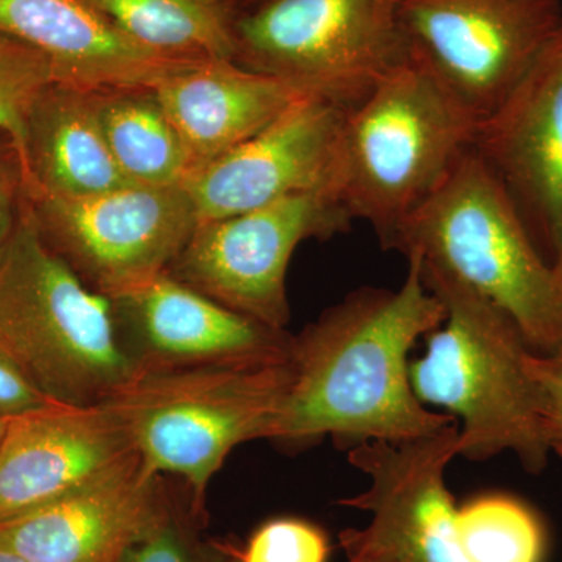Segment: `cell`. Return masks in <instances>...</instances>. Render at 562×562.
Listing matches in <instances>:
<instances>
[{
  "label": "cell",
  "mask_w": 562,
  "mask_h": 562,
  "mask_svg": "<svg viewBox=\"0 0 562 562\" xmlns=\"http://www.w3.org/2000/svg\"><path fill=\"white\" fill-rule=\"evenodd\" d=\"M446 319L419 261L397 291L364 286L306 325L292 341L294 379L268 441L312 446L328 436L339 449L364 442H406L457 424L422 405L408 355Z\"/></svg>",
  "instance_id": "cell-1"
},
{
  "label": "cell",
  "mask_w": 562,
  "mask_h": 562,
  "mask_svg": "<svg viewBox=\"0 0 562 562\" xmlns=\"http://www.w3.org/2000/svg\"><path fill=\"white\" fill-rule=\"evenodd\" d=\"M419 266L446 319L427 336V351L409 362L414 394L422 405L438 406L460 420L457 457L480 462L512 452L528 472H541L553 447L541 387L531 372L535 351L494 303Z\"/></svg>",
  "instance_id": "cell-2"
},
{
  "label": "cell",
  "mask_w": 562,
  "mask_h": 562,
  "mask_svg": "<svg viewBox=\"0 0 562 562\" xmlns=\"http://www.w3.org/2000/svg\"><path fill=\"white\" fill-rule=\"evenodd\" d=\"M0 351L63 405H99L136 375L113 303L52 249L32 206L0 249Z\"/></svg>",
  "instance_id": "cell-3"
},
{
  "label": "cell",
  "mask_w": 562,
  "mask_h": 562,
  "mask_svg": "<svg viewBox=\"0 0 562 562\" xmlns=\"http://www.w3.org/2000/svg\"><path fill=\"white\" fill-rule=\"evenodd\" d=\"M387 250L417 258L494 303L536 353L561 346L562 284L473 147L403 222Z\"/></svg>",
  "instance_id": "cell-4"
},
{
  "label": "cell",
  "mask_w": 562,
  "mask_h": 562,
  "mask_svg": "<svg viewBox=\"0 0 562 562\" xmlns=\"http://www.w3.org/2000/svg\"><path fill=\"white\" fill-rule=\"evenodd\" d=\"M479 116L424 61L409 55L347 111L338 194L353 221L390 249L403 222L441 187L473 146Z\"/></svg>",
  "instance_id": "cell-5"
},
{
  "label": "cell",
  "mask_w": 562,
  "mask_h": 562,
  "mask_svg": "<svg viewBox=\"0 0 562 562\" xmlns=\"http://www.w3.org/2000/svg\"><path fill=\"white\" fill-rule=\"evenodd\" d=\"M292 379V358L139 372L103 405L144 464L180 480L205 512L209 484L228 454L269 439Z\"/></svg>",
  "instance_id": "cell-6"
},
{
  "label": "cell",
  "mask_w": 562,
  "mask_h": 562,
  "mask_svg": "<svg viewBox=\"0 0 562 562\" xmlns=\"http://www.w3.org/2000/svg\"><path fill=\"white\" fill-rule=\"evenodd\" d=\"M402 0H271L235 20V61L351 110L412 55Z\"/></svg>",
  "instance_id": "cell-7"
},
{
  "label": "cell",
  "mask_w": 562,
  "mask_h": 562,
  "mask_svg": "<svg viewBox=\"0 0 562 562\" xmlns=\"http://www.w3.org/2000/svg\"><path fill=\"white\" fill-rule=\"evenodd\" d=\"M353 217L335 192L292 195L236 216L199 222L168 272L233 312L286 330L288 269L306 239L350 231Z\"/></svg>",
  "instance_id": "cell-8"
},
{
  "label": "cell",
  "mask_w": 562,
  "mask_h": 562,
  "mask_svg": "<svg viewBox=\"0 0 562 562\" xmlns=\"http://www.w3.org/2000/svg\"><path fill=\"white\" fill-rule=\"evenodd\" d=\"M29 201L52 249L106 297L168 271L199 224L183 184Z\"/></svg>",
  "instance_id": "cell-9"
},
{
  "label": "cell",
  "mask_w": 562,
  "mask_h": 562,
  "mask_svg": "<svg viewBox=\"0 0 562 562\" xmlns=\"http://www.w3.org/2000/svg\"><path fill=\"white\" fill-rule=\"evenodd\" d=\"M403 29L424 61L483 120L562 29V0H402Z\"/></svg>",
  "instance_id": "cell-10"
},
{
  "label": "cell",
  "mask_w": 562,
  "mask_h": 562,
  "mask_svg": "<svg viewBox=\"0 0 562 562\" xmlns=\"http://www.w3.org/2000/svg\"><path fill=\"white\" fill-rule=\"evenodd\" d=\"M458 424L406 442H364L349 461L368 475V490L341 505L371 514L368 527L341 532V546L361 547L392 562H465L457 506L446 471L457 458Z\"/></svg>",
  "instance_id": "cell-11"
},
{
  "label": "cell",
  "mask_w": 562,
  "mask_h": 562,
  "mask_svg": "<svg viewBox=\"0 0 562 562\" xmlns=\"http://www.w3.org/2000/svg\"><path fill=\"white\" fill-rule=\"evenodd\" d=\"M346 113L335 103L302 95L265 131L192 172L183 187L199 222L236 216L292 195L338 194Z\"/></svg>",
  "instance_id": "cell-12"
},
{
  "label": "cell",
  "mask_w": 562,
  "mask_h": 562,
  "mask_svg": "<svg viewBox=\"0 0 562 562\" xmlns=\"http://www.w3.org/2000/svg\"><path fill=\"white\" fill-rule=\"evenodd\" d=\"M109 299L136 373L292 358L290 333L233 312L168 271Z\"/></svg>",
  "instance_id": "cell-13"
},
{
  "label": "cell",
  "mask_w": 562,
  "mask_h": 562,
  "mask_svg": "<svg viewBox=\"0 0 562 562\" xmlns=\"http://www.w3.org/2000/svg\"><path fill=\"white\" fill-rule=\"evenodd\" d=\"M472 147L553 265L562 249V29L501 105L480 120Z\"/></svg>",
  "instance_id": "cell-14"
},
{
  "label": "cell",
  "mask_w": 562,
  "mask_h": 562,
  "mask_svg": "<svg viewBox=\"0 0 562 562\" xmlns=\"http://www.w3.org/2000/svg\"><path fill=\"white\" fill-rule=\"evenodd\" d=\"M173 484L135 453L87 486L0 522L25 562H120L162 516Z\"/></svg>",
  "instance_id": "cell-15"
},
{
  "label": "cell",
  "mask_w": 562,
  "mask_h": 562,
  "mask_svg": "<svg viewBox=\"0 0 562 562\" xmlns=\"http://www.w3.org/2000/svg\"><path fill=\"white\" fill-rule=\"evenodd\" d=\"M135 453L103 403H50L10 417L0 442V522L95 482Z\"/></svg>",
  "instance_id": "cell-16"
},
{
  "label": "cell",
  "mask_w": 562,
  "mask_h": 562,
  "mask_svg": "<svg viewBox=\"0 0 562 562\" xmlns=\"http://www.w3.org/2000/svg\"><path fill=\"white\" fill-rule=\"evenodd\" d=\"M0 33L40 52L55 83L83 92L154 90L199 63L150 50L88 0H0Z\"/></svg>",
  "instance_id": "cell-17"
},
{
  "label": "cell",
  "mask_w": 562,
  "mask_h": 562,
  "mask_svg": "<svg viewBox=\"0 0 562 562\" xmlns=\"http://www.w3.org/2000/svg\"><path fill=\"white\" fill-rule=\"evenodd\" d=\"M154 91L179 133L191 173L254 138L305 95L235 60L194 63Z\"/></svg>",
  "instance_id": "cell-18"
},
{
  "label": "cell",
  "mask_w": 562,
  "mask_h": 562,
  "mask_svg": "<svg viewBox=\"0 0 562 562\" xmlns=\"http://www.w3.org/2000/svg\"><path fill=\"white\" fill-rule=\"evenodd\" d=\"M25 198H87L131 183L106 146L88 92L52 83L27 121Z\"/></svg>",
  "instance_id": "cell-19"
},
{
  "label": "cell",
  "mask_w": 562,
  "mask_h": 562,
  "mask_svg": "<svg viewBox=\"0 0 562 562\" xmlns=\"http://www.w3.org/2000/svg\"><path fill=\"white\" fill-rule=\"evenodd\" d=\"M106 146L131 183L183 184L190 160L154 90L88 92Z\"/></svg>",
  "instance_id": "cell-20"
},
{
  "label": "cell",
  "mask_w": 562,
  "mask_h": 562,
  "mask_svg": "<svg viewBox=\"0 0 562 562\" xmlns=\"http://www.w3.org/2000/svg\"><path fill=\"white\" fill-rule=\"evenodd\" d=\"M150 50L180 60H235V14L225 0H88Z\"/></svg>",
  "instance_id": "cell-21"
},
{
  "label": "cell",
  "mask_w": 562,
  "mask_h": 562,
  "mask_svg": "<svg viewBox=\"0 0 562 562\" xmlns=\"http://www.w3.org/2000/svg\"><path fill=\"white\" fill-rule=\"evenodd\" d=\"M454 524L465 562L542 561L546 541L541 524L514 498H475L457 508Z\"/></svg>",
  "instance_id": "cell-22"
},
{
  "label": "cell",
  "mask_w": 562,
  "mask_h": 562,
  "mask_svg": "<svg viewBox=\"0 0 562 562\" xmlns=\"http://www.w3.org/2000/svg\"><path fill=\"white\" fill-rule=\"evenodd\" d=\"M206 512L195 508L190 491L173 487L168 508L120 562H236L233 543L205 536Z\"/></svg>",
  "instance_id": "cell-23"
},
{
  "label": "cell",
  "mask_w": 562,
  "mask_h": 562,
  "mask_svg": "<svg viewBox=\"0 0 562 562\" xmlns=\"http://www.w3.org/2000/svg\"><path fill=\"white\" fill-rule=\"evenodd\" d=\"M52 83L54 74L40 52L0 33V132L9 136L20 168L25 157L29 116Z\"/></svg>",
  "instance_id": "cell-24"
},
{
  "label": "cell",
  "mask_w": 562,
  "mask_h": 562,
  "mask_svg": "<svg viewBox=\"0 0 562 562\" xmlns=\"http://www.w3.org/2000/svg\"><path fill=\"white\" fill-rule=\"evenodd\" d=\"M236 562H328L330 546L317 525L301 517H276L233 546Z\"/></svg>",
  "instance_id": "cell-25"
},
{
  "label": "cell",
  "mask_w": 562,
  "mask_h": 562,
  "mask_svg": "<svg viewBox=\"0 0 562 562\" xmlns=\"http://www.w3.org/2000/svg\"><path fill=\"white\" fill-rule=\"evenodd\" d=\"M531 372L541 387L552 447L562 441V344L550 353H532Z\"/></svg>",
  "instance_id": "cell-26"
},
{
  "label": "cell",
  "mask_w": 562,
  "mask_h": 562,
  "mask_svg": "<svg viewBox=\"0 0 562 562\" xmlns=\"http://www.w3.org/2000/svg\"><path fill=\"white\" fill-rule=\"evenodd\" d=\"M50 403L55 402L41 394L0 351V417L10 419Z\"/></svg>",
  "instance_id": "cell-27"
},
{
  "label": "cell",
  "mask_w": 562,
  "mask_h": 562,
  "mask_svg": "<svg viewBox=\"0 0 562 562\" xmlns=\"http://www.w3.org/2000/svg\"><path fill=\"white\" fill-rule=\"evenodd\" d=\"M25 194L20 165L0 158V249L9 241L21 216L20 195Z\"/></svg>",
  "instance_id": "cell-28"
},
{
  "label": "cell",
  "mask_w": 562,
  "mask_h": 562,
  "mask_svg": "<svg viewBox=\"0 0 562 562\" xmlns=\"http://www.w3.org/2000/svg\"><path fill=\"white\" fill-rule=\"evenodd\" d=\"M342 549L346 550L347 562H392L383 554L361 549V547L342 546Z\"/></svg>",
  "instance_id": "cell-29"
},
{
  "label": "cell",
  "mask_w": 562,
  "mask_h": 562,
  "mask_svg": "<svg viewBox=\"0 0 562 562\" xmlns=\"http://www.w3.org/2000/svg\"><path fill=\"white\" fill-rule=\"evenodd\" d=\"M268 2H271V0H225L235 18L249 13V11L258 9V7L265 5Z\"/></svg>",
  "instance_id": "cell-30"
},
{
  "label": "cell",
  "mask_w": 562,
  "mask_h": 562,
  "mask_svg": "<svg viewBox=\"0 0 562 562\" xmlns=\"http://www.w3.org/2000/svg\"><path fill=\"white\" fill-rule=\"evenodd\" d=\"M0 562H25L21 557H18L13 550L7 549L5 546L0 543Z\"/></svg>",
  "instance_id": "cell-31"
},
{
  "label": "cell",
  "mask_w": 562,
  "mask_h": 562,
  "mask_svg": "<svg viewBox=\"0 0 562 562\" xmlns=\"http://www.w3.org/2000/svg\"><path fill=\"white\" fill-rule=\"evenodd\" d=\"M554 273H557L558 280L562 284V249L558 254L557 260L553 261Z\"/></svg>",
  "instance_id": "cell-32"
},
{
  "label": "cell",
  "mask_w": 562,
  "mask_h": 562,
  "mask_svg": "<svg viewBox=\"0 0 562 562\" xmlns=\"http://www.w3.org/2000/svg\"><path fill=\"white\" fill-rule=\"evenodd\" d=\"M5 424H7V419H3V417H0V442H2L3 431H5Z\"/></svg>",
  "instance_id": "cell-33"
},
{
  "label": "cell",
  "mask_w": 562,
  "mask_h": 562,
  "mask_svg": "<svg viewBox=\"0 0 562 562\" xmlns=\"http://www.w3.org/2000/svg\"><path fill=\"white\" fill-rule=\"evenodd\" d=\"M553 452H557L562 458V441L554 443Z\"/></svg>",
  "instance_id": "cell-34"
}]
</instances>
